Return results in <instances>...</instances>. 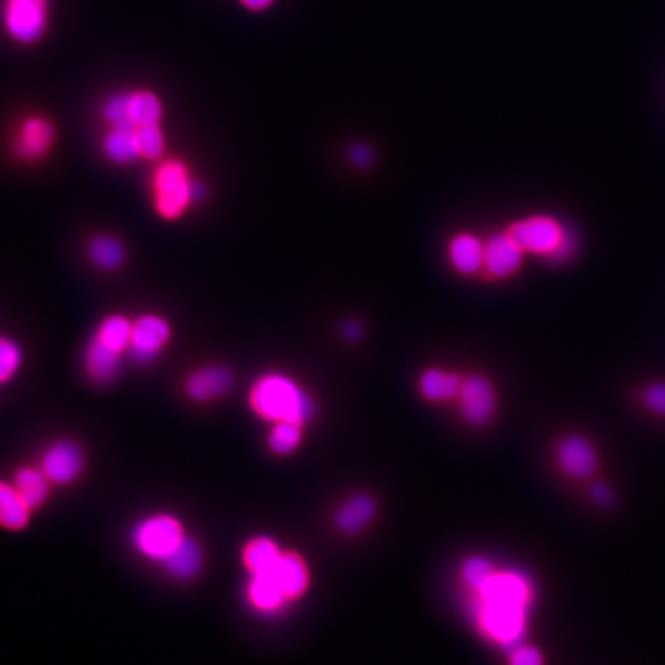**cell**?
Instances as JSON below:
<instances>
[{
    "instance_id": "1",
    "label": "cell",
    "mask_w": 665,
    "mask_h": 665,
    "mask_svg": "<svg viewBox=\"0 0 665 665\" xmlns=\"http://www.w3.org/2000/svg\"><path fill=\"white\" fill-rule=\"evenodd\" d=\"M250 405L265 421H293L304 425L315 415V401L295 381L281 373H268L254 382Z\"/></svg>"
},
{
    "instance_id": "2",
    "label": "cell",
    "mask_w": 665,
    "mask_h": 665,
    "mask_svg": "<svg viewBox=\"0 0 665 665\" xmlns=\"http://www.w3.org/2000/svg\"><path fill=\"white\" fill-rule=\"evenodd\" d=\"M204 196V185L191 179L187 165L179 159H167L154 171V208L165 221L182 218L188 207Z\"/></svg>"
},
{
    "instance_id": "3",
    "label": "cell",
    "mask_w": 665,
    "mask_h": 665,
    "mask_svg": "<svg viewBox=\"0 0 665 665\" xmlns=\"http://www.w3.org/2000/svg\"><path fill=\"white\" fill-rule=\"evenodd\" d=\"M525 253L538 254L552 261H567L576 250V239L558 219L536 214L508 228Z\"/></svg>"
},
{
    "instance_id": "4",
    "label": "cell",
    "mask_w": 665,
    "mask_h": 665,
    "mask_svg": "<svg viewBox=\"0 0 665 665\" xmlns=\"http://www.w3.org/2000/svg\"><path fill=\"white\" fill-rule=\"evenodd\" d=\"M53 0H0V27L21 47H34L47 37Z\"/></svg>"
},
{
    "instance_id": "5",
    "label": "cell",
    "mask_w": 665,
    "mask_h": 665,
    "mask_svg": "<svg viewBox=\"0 0 665 665\" xmlns=\"http://www.w3.org/2000/svg\"><path fill=\"white\" fill-rule=\"evenodd\" d=\"M187 541L185 528L178 518L167 513H158L145 518L134 528L133 544L145 558L154 562H165L181 549Z\"/></svg>"
},
{
    "instance_id": "6",
    "label": "cell",
    "mask_w": 665,
    "mask_h": 665,
    "mask_svg": "<svg viewBox=\"0 0 665 665\" xmlns=\"http://www.w3.org/2000/svg\"><path fill=\"white\" fill-rule=\"evenodd\" d=\"M481 604L479 625L493 641L505 647L522 644L527 627L528 609L515 605L487 604V602Z\"/></svg>"
},
{
    "instance_id": "7",
    "label": "cell",
    "mask_w": 665,
    "mask_h": 665,
    "mask_svg": "<svg viewBox=\"0 0 665 665\" xmlns=\"http://www.w3.org/2000/svg\"><path fill=\"white\" fill-rule=\"evenodd\" d=\"M171 325L159 315H144L133 322L131 330V359L141 365H148L161 356L171 341Z\"/></svg>"
},
{
    "instance_id": "8",
    "label": "cell",
    "mask_w": 665,
    "mask_h": 665,
    "mask_svg": "<svg viewBox=\"0 0 665 665\" xmlns=\"http://www.w3.org/2000/svg\"><path fill=\"white\" fill-rule=\"evenodd\" d=\"M555 459L559 470L575 481L592 479L601 462L595 444L582 435L564 436L556 445Z\"/></svg>"
},
{
    "instance_id": "9",
    "label": "cell",
    "mask_w": 665,
    "mask_h": 665,
    "mask_svg": "<svg viewBox=\"0 0 665 665\" xmlns=\"http://www.w3.org/2000/svg\"><path fill=\"white\" fill-rule=\"evenodd\" d=\"M42 472L51 484L67 485L76 481L85 468V455L81 445L70 439H59L45 448L41 459Z\"/></svg>"
},
{
    "instance_id": "10",
    "label": "cell",
    "mask_w": 665,
    "mask_h": 665,
    "mask_svg": "<svg viewBox=\"0 0 665 665\" xmlns=\"http://www.w3.org/2000/svg\"><path fill=\"white\" fill-rule=\"evenodd\" d=\"M56 141V128L48 117L31 114L19 124L14 136L13 150L24 161H41L50 153Z\"/></svg>"
},
{
    "instance_id": "11",
    "label": "cell",
    "mask_w": 665,
    "mask_h": 665,
    "mask_svg": "<svg viewBox=\"0 0 665 665\" xmlns=\"http://www.w3.org/2000/svg\"><path fill=\"white\" fill-rule=\"evenodd\" d=\"M458 399L462 416L476 427L488 424L495 416V388L485 376L470 375L462 379Z\"/></svg>"
},
{
    "instance_id": "12",
    "label": "cell",
    "mask_w": 665,
    "mask_h": 665,
    "mask_svg": "<svg viewBox=\"0 0 665 665\" xmlns=\"http://www.w3.org/2000/svg\"><path fill=\"white\" fill-rule=\"evenodd\" d=\"M481 602L487 604L515 605L528 609L532 604V582L521 573L496 572L479 590Z\"/></svg>"
},
{
    "instance_id": "13",
    "label": "cell",
    "mask_w": 665,
    "mask_h": 665,
    "mask_svg": "<svg viewBox=\"0 0 665 665\" xmlns=\"http://www.w3.org/2000/svg\"><path fill=\"white\" fill-rule=\"evenodd\" d=\"M524 254L510 231L493 234L484 242V268L493 278H508L522 267Z\"/></svg>"
},
{
    "instance_id": "14",
    "label": "cell",
    "mask_w": 665,
    "mask_h": 665,
    "mask_svg": "<svg viewBox=\"0 0 665 665\" xmlns=\"http://www.w3.org/2000/svg\"><path fill=\"white\" fill-rule=\"evenodd\" d=\"M234 385V376L225 365L213 364L193 371L185 382V393L194 402L216 401L228 395Z\"/></svg>"
},
{
    "instance_id": "15",
    "label": "cell",
    "mask_w": 665,
    "mask_h": 665,
    "mask_svg": "<svg viewBox=\"0 0 665 665\" xmlns=\"http://www.w3.org/2000/svg\"><path fill=\"white\" fill-rule=\"evenodd\" d=\"M125 117L127 125L134 128L161 124L164 119L161 97L147 88L125 90Z\"/></svg>"
},
{
    "instance_id": "16",
    "label": "cell",
    "mask_w": 665,
    "mask_h": 665,
    "mask_svg": "<svg viewBox=\"0 0 665 665\" xmlns=\"http://www.w3.org/2000/svg\"><path fill=\"white\" fill-rule=\"evenodd\" d=\"M122 356L124 353L113 350L93 336L85 353V370L88 378L96 384H110L121 371Z\"/></svg>"
},
{
    "instance_id": "17",
    "label": "cell",
    "mask_w": 665,
    "mask_h": 665,
    "mask_svg": "<svg viewBox=\"0 0 665 665\" xmlns=\"http://www.w3.org/2000/svg\"><path fill=\"white\" fill-rule=\"evenodd\" d=\"M265 575L276 582L287 599L298 598L308 587L307 565L295 553H282L273 569Z\"/></svg>"
},
{
    "instance_id": "18",
    "label": "cell",
    "mask_w": 665,
    "mask_h": 665,
    "mask_svg": "<svg viewBox=\"0 0 665 665\" xmlns=\"http://www.w3.org/2000/svg\"><path fill=\"white\" fill-rule=\"evenodd\" d=\"M450 264L461 275H476L484 268V242L472 233H459L448 244Z\"/></svg>"
},
{
    "instance_id": "19",
    "label": "cell",
    "mask_w": 665,
    "mask_h": 665,
    "mask_svg": "<svg viewBox=\"0 0 665 665\" xmlns=\"http://www.w3.org/2000/svg\"><path fill=\"white\" fill-rule=\"evenodd\" d=\"M376 515V502L370 495L358 493L348 498L336 510L335 524L341 532L356 535L362 532Z\"/></svg>"
},
{
    "instance_id": "20",
    "label": "cell",
    "mask_w": 665,
    "mask_h": 665,
    "mask_svg": "<svg viewBox=\"0 0 665 665\" xmlns=\"http://www.w3.org/2000/svg\"><path fill=\"white\" fill-rule=\"evenodd\" d=\"M102 147L105 156L114 164L127 165L141 159L136 128L130 125L110 127V131L105 134Z\"/></svg>"
},
{
    "instance_id": "21",
    "label": "cell",
    "mask_w": 665,
    "mask_h": 665,
    "mask_svg": "<svg viewBox=\"0 0 665 665\" xmlns=\"http://www.w3.org/2000/svg\"><path fill=\"white\" fill-rule=\"evenodd\" d=\"M31 510L13 484L0 479V527L19 532L30 524Z\"/></svg>"
},
{
    "instance_id": "22",
    "label": "cell",
    "mask_w": 665,
    "mask_h": 665,
    "mask_svg": "<svg viewBox=\"0 0 665 665\" xmlns=\"http://www.w3.org/2000/svg\"><path fill=\"white\" fill-rule=\"evenodd\" d=\"M14 487L31 510L42 507L50 496L51 482L41 467H21L14 473Z\"/></svg>"
},
{
    "instance_id": "23",
    "label": "cell",
    "mask_w": 665,
    "mask_h": 665,
    "mask_svg": "<svg viewBox=\"0 0 665 665\" xmlns=\"http://www.w3.org/2000/svg\"><path fill=\"white\" fill-rule=\"evenodd\" d=\"M461 385V376L441 370V368H428L419 379V390L428 401H447V399L458 398Z\"/></svg>"
},
{
    "instance_id": "24",
    "label": "cell",
    "mask_w": 665,
    "mask_h": 665,
    "mask_svg": "<svg viewBox=\"0 0 665 665\" xmlns=\"http://www.w3.org/2000/svg\"><path fill=\"white\" fill-rule=\"evenodd\" d=\"M278 544L267 536H258L245 544L242 559L251 575H265L281 558Z\"/></svg>"
},
{
    "instance_id": "25",
    "label": "cell",
    "mask_w": 665,
    "mask_h": 665,
    "mask_svg": "<svg viewBox=\"0 0 665 665\" xmlns=\"http://www.w3.org/2000/svg\"><path fill=\"white\" fill-rule=\"evenodd\" d=\"M247 598L254 609L264 613L276 612L288 601L287 596L268 575H251L247 585Z\"/></svg>"
},
{
    "instance_id": "26",
    "label": "cell",
    "mask_w": 665,
    "mask_h": 665,
    "mask_svg": "<svg viewBox=\"0 0 665 665\" xmlns=\"http://www.w3.org/2000/svg\"><path fill=\"white\" fill-rule=\"evenodd\" d=\"M90 261L104 271H116L124 265L125 247L119 239L110 234H99L88 245Z\"/></svg>"
},
{
    "instance_id": "27",
    "label": "cell",
    "mask_w": 665,
    "mask_h": 665,
    "mask_svg": "<svg viewBox=\"0 0 665 665\" xmlns=\"http://www.w3.org/2000/svg\"><path fill=\"white\" fill-rule=\"evenodd\" d=\"M131 330H133V321L127 316L110 315L99 324L94 336L113 350L125 353L130 347Z\"/></svg>"
},
{
    "instance_id": "28",
    "label": "cell",
    "mask_w": 665,
    "mask_h": 665,
    "mask_svg": "<svg viewBox=\"0 0 665 665\" xmlns=\"http://www.w3.org/2000/svg\"><path fill=\"white\" fill-rule=\"evenodd\" d=\"M168 572L176 579H191L198 575L202 567V552L198 542L187 541L181 549L165 562Z\"/></svg>"
},
{
    "instance_id": "29",
    "label": "cell",
    "mask_w": 665,
    "mask_h": 665,
    "mask_svg": "<svg viewBox=\"0 0 665 665\" xmlns=\"http://www.w3.org/2000/svg\"><path fill=\"white\" fill-rule=\"evenodd\" d=\"M302 439V424L293 421L275 422L268 436V447L276 455H290L295 452Z\"/></svg>"
},
{
    "instance_id": "30",
    "label": "cell",
    "mask_w": 665,
    "mask_h": 665,
    "mask_svg": "<svg viewBox=\"0 0 665 665\" xmlns=\"http://www.w3.org/2000/svg\"><path fill=\"white\" fill-rule=\"evenodd\" d=\"M141 159L159 161L165 153V133L161 124L136 128Z\"/></svg>"
},
{
    "instance_id": "31",
    "label": "cell",
    "mask_w": 665,
    "mask_h": 665,
    "mask_svg": "<svg viewBox=\"0 0 665 665\" xmlns=\"http://www.w3.org/2000/svg\"><path fill=\"white\" fill-rule=\"evenodd\" d=\"M24 364L21 345L7 336H0V384L11 381Z\"/></svg>"
},
{
    "instance_id": "32",
    "label": "cell",
    "mask_w": 665,
    "mask_h": 665,
    "mask_svg": "<svg viewBox=\"0 0 665 665\" xmlns=\"http://www.w3.org/2000/svg\"><path fill=\"white\" fill-rule=\"evenodd\" d=\"M495 573V565L482 556H472L462 564V578L478 592Z\"/></svg>"
},
{
    "instance_id": "33",
    "label": "cell",
    "mask_w": 665,
    "mask_h": 665,
    "mask_svg": "<svg viewBox=\"0 0 665 665\" xmlns=\"http://www.w3.org/2000/svg\"><path fill=\"white\" fill-rule=\"evenodd\" d=\"M641 402L650 413L665 418V382L658 381L645 385L641 393Z\"/></svg>"
},
{
    "instance_id": "34",
    "label": "cell",
    "mask_w": 665,
    "mask_h": 665,
    "mask_svg": "<svg viewBox=\"0 0 665 665\" xmlns=\"http://www.w3.org/2000/svg\"><path fill=\"white\" fill-rule=\"evenodd\" d=\"M510 665H544V655L533 645H516L510 655Z\"/></svg>"
},
{
    "instance_id": "35",
    "label": "cell",
    "mask_w": 665,
    "mask_h": 665,
    "mask_svg": "<svg viewBox=\"0 0 665 665\" xmlns=\"http://www.w3.org/2000/svg\"><path fill=\"white\" fill-rule=\"evenodd\" d=\"M589 496L599 507H610L615 502V490L605 481H595L590 484Z\"/></svg>"
},
{
    "instance_id": "36",
    "label": "cell",
    "mask_w": 665,
    "mask_h": 665,
    "mask_svg": "<svg viewBox=\"0 0 665 665\" xmlns=\"http://www.w3.org/2000/svg\"><path fill=\"white\" fill-rule=\"evenodd\" d=\"M348 158L355 167L365 168L373 162V150L368 145L356 144L348 151Z\"/></svg>"
},
{
    "instance_id": "37",
    "label": "cell",
    "mask_w": 665,
    "mask_h": 665,
    "mask_svg": "<svg viewBox=\"0 0 665 665\" xmlns=\"http://www.w3.org/2000/svg\"><path fill=\"white\" fill-rule=\"evenodd\" d=\"M239 4L250 13H264L270 10L278 0H238Z\"/></svg>"
},
{
    "instance_id": "38",
    "label": "cell",
    "mask_w": 665,
    "mask_h": 665,
    "mask_svg": "<svg viewBox=\"0 0 665 665\" xmlns=\"http://www.w3.org/2000/svg\"><path fill=\"white\" fill-rule=\"evenodd\" d=\"M342 333H344V336L348 341H358V339L361 338L362 333H364V330H362V325L359 324V322L348 321L345 322L344 328H342Z\"/></svg>"
}]
</instances>
